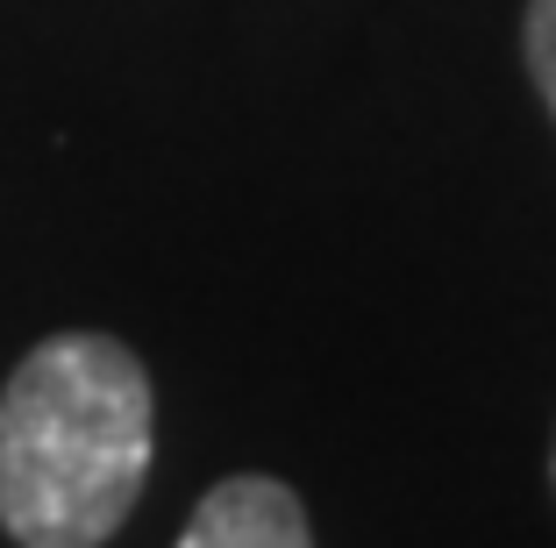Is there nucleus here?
Segmentation results:
<instances>
[{
  "label": "nucleus",
  "mask_w": 556,
  "mask_h": 548,
  "mask_svg": "<svg viewBox=\"0 0 556 548\" xmlns=\"http://www.w3.org/2000/svg\"><path fill=\"white\" fill-rule=\"evenodd\" d=\"M521 43H528V72H535L542 107L556 114V0H528V29H521Z\"/></svg>",
  "instance_id": "nucleus-3"
},
{
  "label": "nucleus",
  "mask_w": 556,
  "mask_h": 548,
  "mask_svg": "<svg viewBox=\"0 0 556 548\" xmlns=\"http://www.w3.org/2000/svg\"><path fill=\"white\" fill-rule=\"evenodd\" d=\"M157 456L150 371L115 335H50L0 392V527L15 548H100Z\"/></svg>",
  "instance_id": "nucleus-1"
},
{
  "label": "nucleus",
  "mask_w": 556,
  "mask_h": 548,
  "mask_svg": "<svg viewBox=\"0 0 556 548\" xmlns=\"http://www.w3.org/2000/svg\"><path fill=\"white\" fill-rule=\"evenodd\" d=\"M179 548H314V527L293 484L250 470V477H222L193 506V520L179 527Z\"/></svg>",
  "instance_id": "nucleus-2"
}]
</instances>
